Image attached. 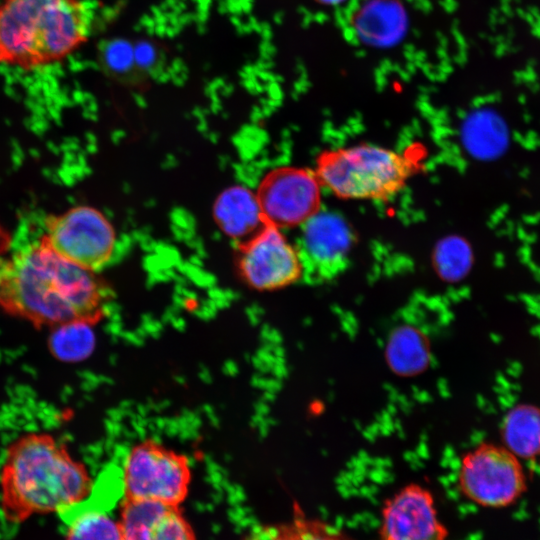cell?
Here are the masks:
<instances>
[{
    "mask_svg": "<svg viewBox=\"0 0 540 540\" xmlns=\"http://www.w3.org/2000/svg\"><path fill=\"white\" fill-rule=\"evenodd\" d=\"M447 527L439 520L433 494L410 483L385 500L381 510V540H447Z\"/></svg>",
    "mask_w": 540,
    "mask_h": 540,
    "instance_id": "8fae6325",
    "label": "cell"
},
{
    "mask_svg": "<svg viewBox=\"0 0 540 540\" xmlns=\"http://www.w3.org/2000/svg\"><path fill=\"white\" fill-rule=\"evenodd\" d=\"M191 480L187 457L154 440L136 443L123 463L124 499L180 506L189 493Z\"/></svg>",
    "mask_w": 540,
    "mask_h": 540,
    "instance_id": "5b68a950",
    "label": "cell"
},
{
    "mask_svg": "<svg viewBox=\"0 0 540 540\" xmlns=\"http://www.w3.org/2000/svg\"><path fill=\"white\" fill-rule=\"evenodd\" d=\"M108 297L96 272L64 259L42 237L0 257V310L36 327L93 325Z\"/></svg>",
    "mask_w": 540,
    "mask_h": 540,
    "instance_id": "6da1fadb",
    "label": "cell"
},
{
    "mask_svg": "<svg viewBox=\"0 0 540 540\" xmlns=\"http://www.w3.org/2000/svg\"><path fill=\"white\" fill-rule=\"evenodd\" d=\"M243 540H354L338 528L307 516L295 506L288 522L266 524L251 529Z\"/></svg>",
    "mask_w": 540,
    "mask_h": 540,
    "instance_id": "e0dca14e",
    "label": "cell"
},
{
    "mask_svg": "<svg viewBox=\"0 0 540 540\" xmlns=\"http://www.w3.org/2000/svg\"><path fill=\"white\" fill-rule=\"evenodd\" d=\"M317 1L328 6H339L346 3L349 0H317Z\"/></svg>",
    "mask_w": 540,
    "mask_h": 540,
    "instance_id": "7402d4cb",
    "label": "cell"
},
{
    "mask_svg": "<svg viewBox=\"0 0 540 540\" xmlns=\"http://www.w3.org/2000/svg\"><path fill=\"white\" fill-rule=\"evenodd\" d=\"M407 154L374 144L327 149L315 163L322 187L350 200H388L398 194L418 171Z\"/></svg>",
    "mask_w": 540,
    "mask_h": 540,
    "instance_id": "277c9868",
    "label": "cell"
},
{
    "mask_svg": "<svg viewBox=\"0 0 540 540\" xmlns=\"http://www.w3.org/2000/svg\"><path fill=\"white\" fill-rule=\"evenodd\" d=\"M9 242L8 234L0 227V255L7 250Z\"/></svg>",
    "mask_w": 540,
    "mask_h": 540,
    "instance_id": "44dd1931",
    "label": "cell"
},
{
    "mask_svg": "<svg viewBox=\"0 0 540 540\" xmlns=\"http://www.w3.org/2000/svg\"><path fill=\"white\" fill-rule=\"evenodd\" d=\"M85 0H0V65L36 71L63 62L92 31Z\"/></svg>",
    "mask_w": 540,
    "mask_h": 540,
    "instance_id": "3957f363",
    "label": "cell"
},
{
    "mask_svg": "<svg viewBox=\"0 0 540 540\" xmlns=\"http://www.w3.org/2000/svg\"><path fill=\"white\" fill-rule=\"evenodd\" d=\"M42 238L61 257L97 272L112 258L115 231L99 210L76 206L45 219Z\"/></svg>",
    "mask_w": 540,
    "mask_h": 540,
    "instance_id": "52a82bcc",
    "label": "cell"
},
{
    "mask_svg": "<svg viewBox=\"0 0 540 540\" xmlns=\"http://www.w3.org/2000/svg\"><path fill=\"white\" fill-rule=\"evenodd\" d=\"M501 435L504 446L515 456L531 459L540 454V408L519 404L505 415Z\"/></svg>",
    "mask_w": 540,
    "mask_h": 540,
    "instance_id": "ac0fdd59",
    "label": "cell"
},
{
    "mask_svg": "<svg viewBox=\"0 0 540 540\" xmlns=\"http://www.w3.org/2000/svg\"><path fill=\"white\" fill-rule=\"evenodd\" d=\"M67 526L66 540H121V526L103 509L80 503L59 514Z\"/></svg>",
    "mask_w": 540,
    "mask_h": 540,
    "instance_id": "d6986e66",
    "label": "cell"
},
{
    "mask_svg": "<svg viewBox=\"0 0 540 540\" xmlns=\"http://www.w3.org/2000/svg\"><path fill=\"white\" fill-rule=\"evenodd\" d=\"M119 522L121 540H196L192 526L176 505L124 499Z\"/></svg>",
    "mask_w": 540,
    "mask_h": 540,
    "instance_id": "7c38bea8",
    "label": "cell"
},
{
    "mask_svg": "<svg viewBox=\"0 0 540 540\" xmlns=\"http://www.w3.org/2000/svg\"><path fill=\"white\" fill-rule=\"evenodd\" d=\"M321 189L314 170L283 166L269 171L255 193L265 223L282 229L300 227L321 210Z\"/></svg>",
    "mask_w": 540,
    "mask_h": 540,
    "instance_id": "ba28073f",
    "label": "cell"
},
{
    "mask_svg": "<svg viewBox=\"0 0 540 540\" xmlns=\"http://www.w3.org/2000/svg\"><path fill=\"white\" fill-rule=\"evenodd\" d=\"M300 228L296 248L303 278L310 283H324L347 269L355 233L343 216L321 209Z\"/></svg>",
    "mask_w": 540,
    "mask_h": 540,
    "instance_id": "30bf717a",
    "label": "cell"
},
{
    "mask_svg": "<svg viewBox=\"0 0 540 540\" xmlns=\"http://www.w3.org/2000/svg\"><path fill=\"white\" fill-rule=\"evenodd\" d=\"M350 24L362 43L389 47L404 36L407 14L398 0H362L351 14Z\"/></svg>",
    "mask_w": 540,
    "mask_h": 540,
    "instance_id": "4fadbf2b",
    "label": "cell"
},
{
    "mask_svg": "<svg viewBox=\"0 0 540 540\" xmlns=\"http://www.w3.org/2000/svg\"><path fill=\"white\" fill-rule=\"evenodd\" d=\"M213 217L223 233L239 242L266 224L256 193L239 185L231 186L218 195Z\"/></svg>",
    "mask_w": 540,
    "mask_h": 540,
    "instance_id": "5bb4252c",
    "label": "cell"
},
{
    "mask_svg": "<svg viewBox=\"0 0 540 540\" xmlns=\"http://www.w3.org/2000/svg\"><path fill=\"white\" fill-rule=\"evenodd\" d=\"M92 490L85 465L50 433H25L6 449L0 503L10 522H23L37 514H60L86 501Z\"/></svg>",
    "mask_w": 540,
    "mask_h": 540,
    "instance_id": "7a4b0ae2",
    "label": "cell"
},
{
    "mask_svg": "<svg viewBox=\"0 0 540 540\" xmlns=\"http://www.w3.org/2000/svg\"><path fill=\"white\" fill-rule=\"evenodd\" d=\"M463 142L475 157L493 159L500 156L508 146V127L497 113L479 110L466 119L463 125Z\"/></svg>",
    "mask_w": 540,
    "mask_h": 540,
    "instance_id": "2e32d148",
    "label": "cell"
},
{
    "mask_svg": "<svg viewBox=\"0 0 540 540\" xmlns=\"http://www.w3.org/2000/svg\"><path fill=\"white\" fill-rule=\"evenodd\" d=\"M458 486L467 499L487 508L510 506L527 489L519 458L505 446L491 443H482L462 457Z\"/></svg>",
    "mask_w": 540,
    "mask_h": 540,
    "instance_id": "8992f818",
    "label": "cell"
},
{
    "mask_svg": "<svg viewBox=\"0 0 540 540\" xmlns=\"http://www.w3.org/2000/svg\"><path fill=\"white\" fill-rule=\"evenodd\" d=\"M390 369L400 376H414L429 365L430 344L424 333L412 325L396 327L385 348Z\"/></svg>",
    "mask_w": 540,
    "mask_h": 540,
    "instance_id": "9a60e30c",
    "label": "cell"
},
{
    "mask_svg": "<svg viewBox=\"0 0 540 540\" xmlns=\"http://www.w3.org/2000/svg\"><path fill=\"white\" fill-rule=\"evenodd\" d=\"M473 254L470 245L462 238L450 237L439 243L434 253V267L445 281L463 279L472 267Z\"/></svg>",
    "mask_w": 540,
    "mask_h": 540,
    "instance_id": "ffe728a7",
    "label": "cell"
},
{
    "mask_svg": "<svg viewBox=\"0 0 540 540\" xmlns=\"http://www.w3.org/2000/svg\"><path fill=\"white\" fill-rule=\"evenodd\" d=\"M236 266L241 279L258 291L281 289L303 278L297 248L269 224L239 242Z\"/></svg>",
    "mask_w": 540,
    "mask_h": 540,
    "instance_id": "9c48e42d",
    "label": "cell"
}]
</instances>
